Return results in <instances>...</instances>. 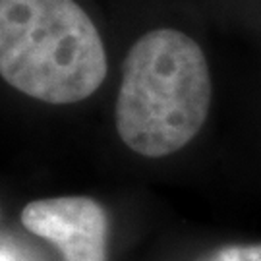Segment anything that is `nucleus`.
<instances>
[{"label": "nucleus", "mask_w": 261, "mask_h": 261, "mask_svg": "<svg viewBox=\"0 0 261 261\" xmlns=\"http://www.w3.org/2000/svg\"><path fill=\"white\" fill-rule=\"evenodd\" d=\"M211 74L201 47L178 29L141 35L124 60L116 130L134 153L167 157L203 128L211 107Z\"/></svg>", "instance_id": "nucleus-1"}, {"label": "nucleus", "mask_w": 261, "mask_h": 261, "mask_svg": "<svg viewBox=\"0 0 261 261\" xmlns=\"http://www.w3.org/2000/svg\"><path fill=\"white\" fill-rule=\"evenodd\" d=\"M0 75L43 103H80L107 75L103 39L74 0H0Z\"/></svg>", "instance_id": "nucleus-2"}, {"label": "nucleus", "mask_w": 261, "mask_h": 261, "mask_svg": "<svg viewBox=\"0 0 261 261\" xmlns=\"http://www.w3.org/2000/svg\"><path fill=\"white\" fill-rule=\"evenodd\" d=\"M21 224L53 244L64 261H109V219L91 197L31 201L21 211Z\"/></svg>", "instance_id": "nucleus-3"}, {"label": "nucleus", "mask_w": 261, "mask_h": 261, "mask_svg": "<svg viewBox=\"0 0 261 261\" xmlns=\"http://www.w3.org/2000/svg\"><path fill=\"white\" fill-rule=\"evenodd\" d=\"M201 261H261V244H232L211 252Z\"/></svg>", "instance_id": "nucleus-4"}, {"label": "nucleus", "mask_w": 261, "mask_h": 261, "mask_svg": "<svg viewBox=\"0 0 261 261\" xmlns=\"http://www.w3.org/2000/svg\"><path fill=\"white\" fill-rule=\"evenodd\" d=\"M0 261H16V259H14L12 255H8L6 252H2V250H0Z\"/></svg>", "instance_id": "nucleus-5"}]
</instances>
